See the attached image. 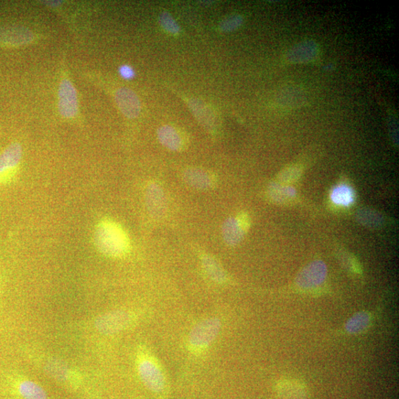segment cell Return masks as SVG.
<instances>
[{
	"mask_svg": "<svg viewBox=\"0 0 399 399\" xmlns=\"http://www.w3.org/2000/svg\"><path fill=\"white\" fill-rule=\"evenodd\" d=\"M94 241L97 249L103 254L121 258L131 250V241L122 226L118 223L104 219L96 226Z\"/></svg>",
	"mask_w": 399,
	"mask_h": 399,
	"instance_id": "obj_1",
	"label": "cell"
},
{
	"mask_svg": "<svg viewBox=\"0 0 399 399\" xmlns=\"http://www.w3.org/2000/svg\"><path fill=\"white\" fill-rule=\"evenodd\" d=\"M221 323L218 318L203 319L192 328L189 337V348L195 353L206 351L219 335Z\"/></svg>",
	"mask_w": 399,
	"mask_h": 399,
	"instance_id": "obj_2",
	"label": "cell"
},
{
	"mask_svg": "<svg viewBox=\"0 0 399 399\" xmlns=\"http://www.w3.org/2000/svg\"><path fill=\"white\" fill-rule=\"evenodd\" d=\"M328 276V268L320 260L312 261L301 269L295 279L297 288L305 293H312L325 284Z\"/></svg>",
	"mask_w": 399,
	"mask_h": 399,
	"instance_id": "obj_3",
	"label": "cell"
},
{
	"mask_svg": "<svg viewBox=\"0 0 399 399\" xmlns=\"http://www.w3.org/2000/svg\"><path fill=\"white\" fill-rule=\"evenodd\" d=\"M133 317L127 310H115L101 315L95 321V328L104 335H113L132 324Z\"/></svg>",
	"mask_w": 399,
	"mask_h": 399,
	"instance_id": "obj_4",
	"label": "cell"
},
{
	"mask_svg": "<svg viewBox=\"0 0 399 399\" xmlns=\"http://www.w3.org/2000/svg\"><path fill=\"white\" fill-rule=\"evenodd\" d=\"M141 380L151 391L160 392L165 385V375L163 370L153 358L149 355L140 359L138 366Z\"/></svg>",
	"mask_w": 399,
	"mask_h": 399,
	"instance_id": "obj_5",
	"label": "cell"
},
{
	"mask_svg": "<svg viewBox=\"0 0 399 399\" xmlns=\"http://www.w3.org/2000/svg\"><path fill=\"white\" fill-rule=\"evenodd\" d=\"M58 95V109L61 115L67 120H73L78 115L79 104L77 90L69 78L62 80Z\"/></svg>",
	"mask_w": 399,
	"mask_h": 399,
	"instance_id": "obj_6",
	"label": "cell"
},
{
	"mask_svg": "<svg viewBox=\"0 0 399 399\" xmlns=\"http://www.w3.org/2000/svg\"><path fill=\"white\" fill-rule=\"evenodd\" d=\"M21 157L23 148L19 143L10 145L0 154V183H6L13 178Z\"/></svg>",
	"mask_w": 399,
	"mask_h": 399,
	"instance_id": "obj_7",
	"label": "cell"
},
{
	"mask_svg": "<svg viewBox=\"0 0 399 399\" xmlns=\"http://www.w3.org/2000/svg\"><path fill=\"white\" fill-rule=\"evenodd\" d=\"M250 225L249 216L245 213L230 218L224 223L223 228V239L230 245L239 244Z\"/></svg>",
	"mask_w": 399,
	"mask_h": 399,
	"instance_id": "obj_8",
	"label": "cell"
},
{
	"mask_svg": "<svg viewBox=\"0 0 399 399\" xmlns=\"http://www.w3.org/2000/svg\"><path fill=\"white\" fill-rule=\"evenodd\" d=\"M115 101L122 113L129 118H136L141 113V104L131 89H118L115 93Z\"/></svg>",
	"mask_w": 399,
	"mask_h": 399,
	"instance_id": "obj_9",
	"label": "cell"
},
{
	"mask_svg": "<svg viewBox=\"0 0 399 399\" xmlns=\"http://www.w3.org/2000/svg\"><path fill=\"white\" fill-rule=\"evenodd\" d=\"M34 39V35L28 29L21 28H0V43L8 46L28 44Z\"/></svg>",
	"mask_w": 399,
	"mask_h": 399,
	"instance_id": "obj_10",
	"label": "cell"
},
{
	"mask_svg": "<svg viewBox=\"0 0 399 399\" xmlns=\"http://www.w3.org/2000/svg\"><path fill=\"white\" fill-rule=\"evenodd\" d=\"M147 206L154 217L160 218L165 211V197L163 189L156 183L150 185L147 191Z\"/></svg>",
	"mask_w": 399,
	"mask_h": 399,
	"instance_id": "obj_11",
	"label": "cell"
},
{
	"mask_svg": "<svg viewBox=\"0 0 399 399\" xmlns=\"http://www.w3.org/2000/svg\"><path fill=\"white\" fill-rule=\"evenodd\" d=\"M277 393L280 399H307L306 387L293 380H285L277 386Z\"/></svg>",
	"mask_w": 399,
	"mask_h": 399,
	"instance_id": "obj_12",
	"label": "cell"
},
{
	"mask_svg": "<svg viewBox=\"0 0 399 399\" xmlns=\"http://www.w3.org/2000/svg\"><path fill=\"white\" fill-rule=\"evenodd\" d=\"M372 317L370 313L361 311L353 315L345 324V331L353 335L362 333L371 325Z\"/></svg>",
	"mask_w": 399,
	"mask_h": 399,
	"instance_id": "obj_13",
	"label": "cell"
},
{
	"mask_svg": "<svg viewBox=\"0 0 399 399\" xmlns=\"http://www.w3.org/2000/svg\"><path fill=\"white\" fill-rule=\"evenodd\" d=\"M185 178L192 187L203 189L211 188L215 183L213 177L208 172L198 169L187 170Z\"/></svg>",
	"mask_w": 399,
	"mask_h": 399,
	"instance_id": "obj_14",
	"label": "cell"
},
{
	"mask_svg": "<svg viewBox=\"0 0 399 399\" xmlns=\"http://www.w3.org/2000/svg\"><path fill=\"white\" fill-rule=\"evenodd\" d=\"M159 141L168 149L174 151L180 149L182 139L176 129L170 126L161 127L158 131Z\"/></svg>",
	"mask_w": 399,
	"mask_h": 399,
	"instance_id": "obj_15",
	"label": "cell"
},
{
	"mask_svg": "<svg viewBox=\"0 0 399 399\" xmlns=\"http://www.w3.org/2000/svg\"><path fill=\"white\" fill-rule=\"evenodd\" d=\"M358 221L371 229H379L384 225L385 220L382 215L375 210L364 208L360 209L357 213Z\"/></svg>",
	"mask_w": 399,
	"mask_h": 399,
	"instance_id": "obj_16",
	"label": "cell"
},
{
	"mask_svg": "<svg viewBox=\"0 0 399 399\" xmlns=\"http://www.w3.org/2000/svg\"><path fill=\"white\" fill-rule=\"evenodd\" d=\"M189 107L198 120L205 127L212 129L216 126L215 117L206 104L198 100H192L189 102Z\"/></svg>",
	"mask_w": 399,
	"mask_h": 399,
	"instance_id": "obj_17",
	"label": "cell"
},
{
	"mask_svg": "<svg viewBox=\"0 0 399 399\" xmlns=\"http://www.w3.org/2000/svg\"><path fill=\"white\" fill-rule=\"evenodd\" d=\"M269 196L271 198L279 203H290L296 198V190L282 183H273L269 188Z\"/></svg>",
	"mask_w": 399,
	"mask_h": 399,
	"instance_id": "obj_18",
	"label": "cell"
},
{
	"mask_svg": "<svg viewBox=\"0 0 399 399\" xmlns=\"http://www.w3.org/2000/svg\"><path fill=\"white\" fill-rule=\"evenodd\" d=\"M17 391L24 399H48V395L44 389L38 384L26 380L21 382L17 387Z\"/></svg>",
	"mask_w": 399,
	"mask_h": 399,
	"instance_id": "obj_19",
	"label": "cell"
},
{
	"mask_svg": "<svg viewBox=\"0 0 399 399\" xmlns=\"http://www.w3.org/2000/svg\"><path fill=\"white\" fill-rule=\"evenodd\" d=\"M202 263L205 271L214 282L223 284L228 280L223 268L213 257L205 255L202 258Z\"/></svg>",
	"mask_w": 399,
	"mask_h": 399,
	"instance_id": "obj_20",
	"label": "cell"
},
{
	"mask_svg": "<svg viewBox=\"0 0 399 399\" xmlns=\"http://www.w3.org/2000/svg\"><path fill=\"white\" fill-rule=\"evenodd\" d=\"M331 198L333 203L338 206L349 207L353 203L355 196L351 187L347 185H340L333 189Z\"/></svg>",
	"mask_w": 399,
	"mask_h": 399,
	"instance_id": "obj_21",
	"label": "cell"
},
{
	"mask_svg": "<svg viewBox=\"0 0 399 399\" xmlns=\"http://www.w3.org/2000/svg\"><path fill=\"white\" fill-rule=\"evenodd\" d=\"M46 370L50 375L60 380H66L68 375V365L59 360H50L46 364Z\"/></svg>",
	"mask_w": 399,
	"mask_h": 399,
	"instance_id": "obj_22",
	"label": "cell"
},
{
	"mask_svg": "<svg viewBox=\"0 0 399 399\" xmlns=\"http://www.w3.org/2000/svg\"><path fill=\"white\" fill-rule=\"evenodd\" d=\"M301 167L297 165H290L280 171L278 176L280 183L288 185L290 183L296 181L301 175Z\"/></svg>",
	"mask_w": 399,
	"mask_h": 399,
	"instance_id": "obj_23",
	"label": "cell"
},
{
	"mask_svg": "<svg viewBox=\"0 0 399 399\" xmlns=\"http://www.w3.org/2000/svg\"><path fill=\"white\" fill-rule=\"evenodd\" d=\"M160 24L169 33L177 35L179 33L180 27L176 20L167 12H163L160 16Z\"/></svg>",
	"mask_w": 399,
	"mask_h": 399,
	"instance_id": "obj_24",
	"label": "cell"
},
{
	"mask_svg": "<svg viewBox=\"0 0 399 399\" xmlns=\"http://www.w3.org/2000/svg\"><path fill=\"white\" fill-rule=\"evenodd\" d=\"M243 24V19L241 16L234 15L223 20L220 25L222 31H232L239 28Z\"/></svg>",
	"mask_w": 399,
	"mask_h": 399,
	"instance_id": "obj_25",
	"label": "cell"
},
{
	"mask_svg": "<svg viewBox=\"0 0 399 399\" xmlns=\"http://www.w3.org/2000/svg\"><path fill=\"white\" fill-rule=\"evenodd\" d=\"M342 262L344 266L349 269L351 272L357 275L361 274V266L354 257L350 255L344 256L342 258Z\"/></svg>",
	"mask_w": 399,
	"mask_h": 399,
	"instance_id": "obj_26",
	"label": "cell"
},
{
	"mask_svg": "<svg viewBox=\"0 0 399 399\" xmlns=\"http://www.w3.org/2000/svg\"><path fill=\"white\" fill-rule=\"evenodd\" d=\"M118 71H120L122 77L125 80H132L135 77V71L131 66H122Z\"/></svg>",
	"mask_w": 399,
	"mask_h": 399,
	"instance_id": "obj_27",
	"label": "cell"
}]
</instances>
